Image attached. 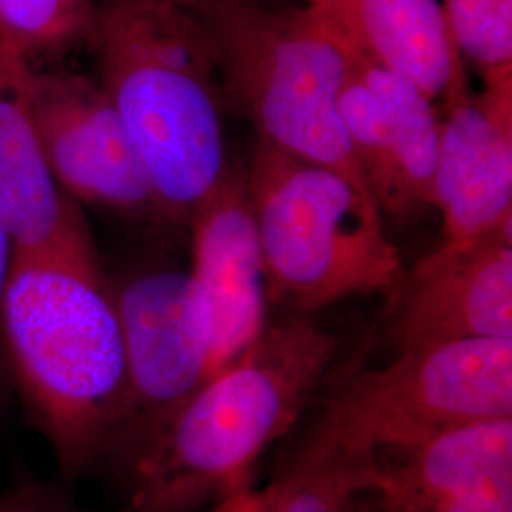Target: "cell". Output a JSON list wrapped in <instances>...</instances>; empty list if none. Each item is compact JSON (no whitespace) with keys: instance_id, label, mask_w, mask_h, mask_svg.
<instances>
[{"instance_id":"18","label":"cell","mask_w":512,"mask_h":512,"mask_svg":"<svg viewBox=\"0 0 512 512\" xmlns=\"http://www.w3.org/2000/svg\"><path fill=\"white\" fill-rule=\"evenodd\" d=\"M444 14L463 61L484 84L512 80V0H444Z\"/></svg>"},{"instance_id":"12","label":"cell","mask_w":512,"mask_h":512,"mask_svg":"<svg viewBox=\"0 0 512 512\" xmlns=\"http://www.w3.org/2000/svg\"><path fill=\"white\" fill-rule=\"evenodd\" d=\"M31 65L0 44V226L14 255L101 262L78 203L52 175L29 101Z\"/></svg>"},{"instance_id":"9","label":"cell","mask_w":512,"mask_h":512,"mask_svg":"<svg viewBox=\"0 0 512 512\" xmlns=\"http://www.w3.org/2000/svg\"><path fill=\"white\" fill-rule=\"evenodd\" d=\"M338 112L382 215L412 219L433 205L440 112L425 93L361 57Z\"/></svg>"},{"instance_id":"20","label":"cell","mask_w":512,"mask_h":512,"mask_svg":"<svg viewBox=\"0 0 512 512\" xmlns=\"http://www.w3.org/2000/svg\"><path fill=\"white\" fill-rule=\"evenodd\" d=\"M0 512H84L69 494L50 482H21L0 492Z\"/></svg>"},{"instance_id":"5","label":"cell","mask_w":512,"mask_h":512,"mask_svg":"<svg viewBox=\"0 0 512 512\" xmlns=\"http://www.w3.org/2000/svg\"><path fill=\"white\" fill-rule=\"evenodd\" d=\"M245 183L270 302L308 315L399 289L403 258L363 184L260 139Z\"/></svg>"},{"instance_id":"24","label":"cell","mask_w":512,"mask_h":512,"mask_svg":"<svg viewBox=\"0 0 512 512\" xmlns=\"http://www.w3.org/2000/svg\"><path fill=\"white\" fill-rule=\"evenodd\" d=\"M105 2H112V0H99V4H105Z\"/></svg>"},{"instance_id":"19","label":"cell","mask_w":512,"mask_h":512,"mask_svg":"<svg viewBox=\"0 0 512 512\" xmlns=\"http://www.w3.org/2000/svg\"><path fill=\"white\" fill-rule=\"evenodd\" d=\"M368 512H512V488L440 499H387L368 495Z\"/></svg>"},{"instance_id":"16","label":"cell","mask_w":512,"mask_h":512,"mask_svg":"<svg viewBox=\"0 0 512 512\" xmlns=\"http://www.w3.org/2000/svg\"><path fill=\"white\" fill-rule=\"evenodd\" d=\"M376 463L317 425L289 465L260 490V512H368Z\"/></svg>"},{"instance_id":"13","label":"cell","mask_w":512,"mask_h":512,"mask_svg":"<svg viewBox=\"0 0 512 512\" xmlns=\"http://www.w3.org/2000/svg\"><path fill=\"white\" fill-rule=\"evenodd\" d=\"M192 277L211 313L209 378L266 330V277L245 175L228 165L220 183L190 215Z\"/></svg>"},{"instance_id":"10","label":"cell","mask_w":512,"mask_h":512,"mask_svg":"<svg viewBox=\"0 0 512 512\" xmlns=\"http://www.w3.org/2000/svg\"><path fill=\"white\" fill-rule=\"evenodd\" d=\"M393 294L391 340L401 351L512 338V236L444 239Z\"/></svg>"},{"instance_id":"6","label":"cell","mask_w":512,"mask_h":512,"mask_svg":"<svg viewBox=\"0 0 512 512\" xmlns=\"http://www.w3.org/2000/svg\"><path fill=\"white\" fill-rule=\"evenodd\" d=\"M495 418H512V338L401 351L391 365L342 385L319 425L349 450L378 458Z\"/></svg>"},{"instance_id":"17","label":"cell","mask_w":512,"mask_h":512,"mask_svg":"<svg viewBox=\"0 0 512 512\" xmlns=\"http://www.w3.org/2000/svg\"><path fill=\"white\" fill-rule=\"evenodd\" d=\"M99 0H0V44L31 67L92 44Z\"/></svg>"},{"instance_id":"7","label":"cell","mask_w":512,"mask_h":512,"mask_svg":"<svg viewBox=\"0 0 512 512\" xmlns=\"http://www.w3.org/2000/svg\"><path fill=\"white\" fill-rule=\"evenodd\" d=\"M110 293L126 349L124 403L99 459L112 471L209 380L213 327L190 272H139Z\"/></svg>"},{"instance_id":"1","label":"cell","mask_w":512,"mask_h":512,"mask_svg":"<svg viewBox=\"0 0 512 512\" xmlns=\"http://www.w3.org/2000/svg\"><path fill=\"white\" fill-rule=\"evenodd\" d=\"M338 338L308 315L266 327L137 452L114 467L120 512H198L249 488L325 380Z\"/></svg>"},{"instance_id":"22","label":"cell","mask_w":512,"mask_h":512,"mask_svg":"<svg viewBox=\"0 0 512 512\" xmlns=\"http://www.w3.org/2000/svg\"><path fill=\"white\" fill-rule=\"evenodd\" d=\"M262 511V494L260 490H243L238 494L226 497L215 505L211 512H260Z\"/></svg>"},{"instance_id":"2","label":"cell","mask_w":512,"mask_h":512,"mask_svg":"<svg viewBox=\"0 0 512 512\" xmlns=\"http://www.w3.org/2000/svg\"><path fill=\"white\" fill-rule=\"evenodd\" d=\"M12 389L61 475L99 465L126 393L124 336L101 262L14 255L0 308Z\"/></svg>"},{"instance_id":"11","label":"cell","mask_w":512,"mask_h":512,"mask_svg":"<svg viewBox=\"0 0 512 512\" xmlns=\"http://www.w3.org/2000/svg\"><path fill=\"white\" fill-rule=\"evenodd\" d=\"M433 205L448 241L512 236V80L484 84L440 114Z\"/></svg>"},{"instance_id":"21","label":"cell","mask_w":512,"mask_h":512,"mask_svg":"<svg viewBox=\"0 0 512 512\" xmlns=\"http://www.w3.org/2000/svg\"><path fill=\"white\" fill-rule=\"evenodd\" d=\"M12 260H14V245L0 226V308H2L4 289H6L8 275L12 268ZM12 393H14V389H12V380H10V368H8V359H6L2 332H0V406L8 401V397Z\"/></svg>"},{"instance_id":"8","label":"cell","mask_w":512,"mask_h":512,"mask_svg":"<svg viewBox=\"0 0 512 512\" xmlns=\"http://www.w3.org/2000/svg\"><path fill=\"white\" fill-rule=\"evenodd\" d=\"M29 101L46 162L71 200L165 224L147 167L97 78L31 67Z\"/></svg>"},{"instance_id":"23","label":"cell","mask_w":512,"mask_h":512,"mask_svg":"<svg viewBox=\"0 0 512 512\" xmlns=\"http://www.w3.org/2000/svg\"><path fill=\"white\" fill-rule=\"evenodd\" d=\"M171 6H177L184 12H190L194 16H203L209 14L213 10H219L224 6H232V4H241V2H256V0H162Z\"/></svg>"},{"instance_id":"4","label":"cell","mask_w":512,"mask_h":512,"mask_svg":"<svg viewBox=\"0 0 512 512\" xmlns=\"http://www.w3.org/2000/svg\"><path fill=\"white\" fill-rule=\"evenodd\" d=\"M196 18L228 107L251 118L258 139L366 188L338 112L361 55L329 19L310 4L277 0L241 2Z\"/></svg>"},{"instance_id":"15","label":"cell","mask_w":512,"mask_h":512,"mask_svg":"<svg viewBox=\"0 0 512 512\" xmlns=\"http://www.w3.org/2000/svg\"><path fill=\"white\" fill-rule=\"evenodd\" d=\"M378 459L370 495L440 499L512 488V418L465 423Z\"/></svg>"},{"instance_id":"14","label":"cell","mask_w":512,"mask_h":512,"mask_svg":"<svg viewBox=\"0 0 512 512\" xmlns=\"http://www.w3.org/2000/svg\"><path fill=\"white\" fill-rule=\"evenodd\" d=\"M365 61L425 93L440 114L469 93L440 0H306Z\"/></svg>"},{"instance_id":"3","label":"cell","mask_w":512,"mask_h":512,"mask_svg":"<svg viewBox=\"0 0 512 512\" xmlns=\"http://www.w3.org/2000/svg\"><path fill=\"white\" fill-rule=\"evenodd\" d=\"M90 50L165 224H188L228 169V103L200 21L162 0H112L99 8Z\"/></svg>"}]
</instances>
